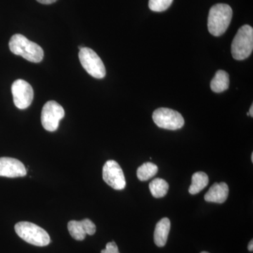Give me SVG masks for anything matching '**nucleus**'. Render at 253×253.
Instances as JSON below:
<instances>
[{"instance_id":"412c9836","label":"nucleus","mask_w":253,"mask_h":253,"mask_svg":"<svg viewBox=\"0 0 253 253\" xmlns=\"http://www.w3.org/2000/svg\"><path fill=\"white\" fill-rule=\"evenodd\" d=\"M249 251H253V240H251V242L249 243Z\"/></svg>"},{"instance_id":"aec40b11","label":"nucleus","mask_w":253,"mask_h":253,"mask_svg":"<svg viewBox=\"0 0 253 253\" xmlns=\"http://www.w3.org/2000/svg\"><path fill=\"white\" fill-rule=\"evenodd\" d=\"M37 1L42 4H51L56 2L57 0H37Z\"/></svg>"},{"instance_id":"f8f14e48","label":"nucleus","mask_w":253,"mask_h":253,"mask_svg":"<svg viewBox=\"0 0 253 253\" xmlns=\"http://www.w3.org/2000/svg\"><path fill=\"white\" fill-rule=\"evenodd\" d=\"M229 196V186L225 182L214 183L204 196L205 201L215 204H224Z\"/></svg>"},{"instance_id":"9b49d317","label":"nucleus","mask_w":253,"mask_h":253,"mask_svg":"<svg viewBox=\"0 0 253 253\" xmlns=\"http://www.w3.org/2000/svg\"><path fill=\"white\" fill-rule=\"evenodd\" d=\"M68 229L73 239L77 241H83L86 234L94 235L96 232V226L90 219H84L82 221H70Z\"/></svg>"},{"instance_id":"9d476101","label":"nucleus","mask_w":253,"mask_h":253,"mask_svg":"<svg viewBox=\"0 0 253 253\" xmlns=\"http://www.w3.org/2000/svg\"><path fill=\"white\" fill-rule=\"evenodd\" d=\"M26 174V168L21 161L13 158H0V176L15 178L24 176Z\"/></svg>"},{"instance_id":"4468645a","label":"nucleus","mask_w":253,"mask_h":253,"mask_svg":"<svg viewBox=\"0 0 253 253\" xmlns=\"http://www.w3.org/2000/svg\"><path fill=\"white\" fill-rule=\"evenodd\" d=\"M229 86V74L224 71H218L211 83V89L214 92L221 93L228 89Z\"/></svg>"},{"instance_id":"20e7f679","label":"nucleus","mask_w":253,"mask_h":253,"mask_svg":"<svg viewBox=\"0 0 253 253\" xmlns=\"http://www.w3.org/2000/svg\"><path fill=\"white\" fill-rule=\"evenodd\" d=\"M253 49V28L249 25L240 28L231 44V54L234 59L242 61L249 58Z\"/></svg>"},{"instance_id":"a211bd4d","label":"nucleus","mask_w":253,"mask_h":253,"mask_svg":"<svg viewBox=\"0 0 253 253\" xmlns=\"http://www.w3.org/2000/svg\"><path fill=\"white\" fill-rule=\"evenodd\" d=\"M173 0H149V7L153 11L162 12L172 4Z\"/></svg>"},{"instance_id":"f03ea898","label":"nucleus","mask_w":253,"mask_h":253,"mask_svg":"<svg viewBox=\"0 0 253 253\" xmlns=\"http://www.w3.org/2000/svg\"><path fill=\"white\" fill-rule=\"evenodd\" d=\"M232 16V9L229 5L217 4L212 6L208 19L210 33L215 37L222 36L229 27Z\"/></svg>"},{"instance_id":"39448f33","label":"nucleus","mask_w":253,"mask_h":253,"mask_svg":"<svg viewBox=\"0 0 253 253\" xmlns=\"http://www.w3.org/2000/svg\"><path fill=\"white\" fill-rule=\"evenodd\" d=\"M79 59L86 72L97 79H102L106 76V68L101 58L96 52L88 47L80 49Z\"/></svg>"},{"instance_id":"dca6fc26","label":"nucleus","mask_w":253,"mask_h":253,"mask_svg":"<svg viewBox=\"0 0 253 253\" xmlns=\"http://www.w3.org/2000/svg\"><path fill=\"white\" fill-rule=\"evenodd\" d=\"M149 189L154 198L160 199L164 197L168 194L169 184L164 179L156 178L150 183Z\"/></svg>"},{"instance_id":"2eb2a0df","label":"nucleus","mask_w":253,"mask_h":253,"mask_svg":"<svg viewBox=\"0 0 253 253\" xmlns=\"http://www.w3.org/2000/svg\"><path fill=\"white\" fill-rule=\"evenodd\" d=\"M209 178L205 172H198L194 173L191 178V184L189 191L192 195L197 194L201 192L208 186Z\"/></svg>"},{"instance_id":"423d86ee","label":"nucleus","mask_w":253,"mask_h":253,"mask_svg":"<svg viewBox=\"0 0 253 253\" xmlns=\"http://www.w3.org/2000/svg\"><path fill=\"white\" fill-rule=\"evenodd\" d=\"M155 124L163 129L176 130L184 126V119L181 113L168 108H160L153 113Z\"/></svg>"},{"instance_id":"1a4fd4ad","label":"nucleus","mask_w":253,"mask_h":253,"mask_svg":"<svg viewBox=\"0 0 253 253\" xmlns=\"http://www.w3.org/2000/svg\"><path fill=\"white\" fill-rule=\"evenodd\" d=\"M103 179L105 182L116 190L126 188V181L122 168L116 161H108L105 163L102 171Z\"/></svg>"},{"instance_id":"4be33fe9","label":"nucleus","mask_w":253,"mask_h":253,"mask_svg":"<svg viewBox=\"0 0 253 253\" xmlns=\"http://www.w3.org/2000/svg\"><path fill=\"white\" fill-rule=\"evenodd\" d=\"M249 116H251V117H253V105H251V109H250L249 111Z\"/></svg>"},{"instance_id":"5701e85b","label":"nucleus","mask_w":253,"mask_h":253,"mask_svg":"<svg viewBox=\"0 0 253 253\" xmlns=\"http://www.w3.org/2000/svg\"><path fill=\"white\" fill-rule=\"evenodd\" d=\"M251 161L253 162V153H252V155H251Z\"/></svg>"},{"instance_id":"b1692460","label":"nucleus","mask_w":253,"mask_h":253,"mask_svg":"<svg viewBox=\"0 0 253 253\" xmlns=\"http://www.w3.org/2000/svg\"><path fill=\"white\" fill-rule=\"evenodd\" d=\"M208 253V252H202V253Z\"/></svg>"},{"instance_id":"ddd939ff","label":"nucleus","mask_w":253,"mask_h":253,"mask_svg":"<svg viewBox=\"0 0 253 253\" xmlns=\"http://www.w3.org/2000/svg\"><path fill=\"white\" fill-rule=\"evenodd\" d=\"M170 226V221L167 217L163 218L156 224L154 231V242L158 247L166 246Z\"/></svg>"},{"instance_id":"f3484780","label":"nucleus","mask_w":253,"mask_h":253,"mask_svg":"<svg viewBox=\"0 0 253 253\" xmlns=\"http://www.w3.org/2000/svg\"><path fill=\"white\" fill-rule=\"evenodd\" d=\"M158 171V168L153 163H146L141 165L136 171V176L140 181H147L154 177Z\"/></svg>"},{"instance_id":"6ab92c4d","label":"nucleus","mask_w":253,"mask_h":253,"mask_svg":"<svg viewBox=\"0 0 253 253\" xmlns=\"http://www.w3.org/2000/svg\"><path fill=\"white\" fill-rule=\"evenodd\" d=\"M101 253H120L118 251L117 245L114 241L112 242L108 243L106 246V249L102 250Z\"/></svg>"},{"instance_id":"7ed1b4c3","label":"nucleus","mask_w":253,"mask_h":253,"mask_svg":"<svg viewBox=\"0 0 253 253\" xmlns=\"http://www.w3.org/2000/svg\"><path fill=\"white\" fill-rule=\"evenodd\" d=\"M14 229L21 239L33 246L44 247L51 241L49 234L44 229L29 221H20L15 225Z\"/></svg>"},{"instance_id":"0eeeda50","label":"nucleus","mask_w":253,"mask_h":253,"mask_svg":"<svg viewBox=\"0 0 253 253\" xmlns=\"http://www.w3.org/2000/svg\"><path fill=\"white\" fill-rule=\"evenodd\" d=\"M64 116L65 111L61 105L55 101H47L42 111V125L46 131H56Z\"/></svg>"},{"instance_id":"f257e3e1","label":"nucleus","mask_w":253,"mask_h":253,"mask_svg":"<svg viewBox=\"0 0 253 253\" xmlns=\"http://www.w3.org/2000/svg\"><path fill=\"white\" fill-rule=\"evenodd\" d=\"M9 45L13 54L22 56L30 62H41L44 57V51L41 46L23 35L16 34L11 37Z\"/></svg>"},{"instance_id":"6e6552de","label":"nucleus","mask_w":253,"mask_h":253,"mask_svg":"<svg viewBox=\"0 0 253 253\" xmlns=\"http://www.w3.org/2000/svg\"><path fill=\"white\" fill-rule=\"evenodd\" d=\"M11 92L15 106L18 109H26L31 106L34 91L28 82L21 79L15 81L11 86Z\"/></svg>"}]
</instances>
